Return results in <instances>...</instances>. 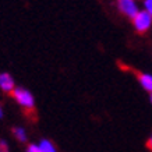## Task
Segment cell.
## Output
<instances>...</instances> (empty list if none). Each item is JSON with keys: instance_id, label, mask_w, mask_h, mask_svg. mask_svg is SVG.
Returning <instances> with one entry per match:
<instances>
[{"instance_id": "2", "label": "cell", "mask_w": 152, "mask_h": 152, "mask_svg": "<svg viewBox=\"0 0 152 152\" xmlns=\"http://www.w3.org/2000/svg\"><path fill=\"white\" fill-rule=\"evenodd\" d=\"M133 24L135 31L138 34H145L152 25V15L149 13H147L145 10L138 11L137 15L133 18Z\"/></svg>"}, {"instance_id": "11", "label": "cell", "mask_w": 152, "mask_h": 152, "mask_svg": "<svg viewBox=\"0 0 152 152\" xmlns=\"http://www.w3.org/2000/svg\"><path fill=\"white\" fill-rule=\"evenodd\" d=\"M147 148L149 149V151H152V135L149 137V140L147 141Z\"/></svg>"}, {"instance_id": "10", "label": "cell", "mask_w": 152, "mask_h": 152, "mask_svg": "<svg viewBox=\"0 0 152 152\" xmlns=\"http://www.w3.org/2000/svg\"><path fill=\"white\" fill-rule=\"evenodd\" d=\"M27 152H42V151L39 149V147H37V145H29Z\"/></svg>"}, {"instance_id": "8", "label": "cell", "mask_w": 152, "mask_h": 152, "mask_svg": "<svg viewBox=\"0 0 152 152\" xmlns=\"http://www.w3.org/2000/svg\"><path fill=\"white\" fill-rule=\"evenodd\" d=\"M144 6H145V11L152 15V0H145V1H144Z\"/></svg>"}, {"instance_id": "13", "label": "cell", "mask_w": 152, "mask_h": 152, "mask_svg": "<svg viewBox=\"0 0 152 152\" xmlns=\"http://www.w3.org/2000/svg\"><path fill=\"white\" fill-rule=\"evenodd\" d=\"M151 102H152V92H151Z\"/></svg>"}, {"instance_id": "3", "label": "cell", "mask_w": 152, "mask_h": 152, "mask_svg": "<svg viewBox=\"0 0 152 152\" xmlns=\"http://www.w3.org/2000/svg\"><path fill=\"white\" fill-rule=\"evenodd\" d=\"M119 9L129 18H134L138 13V7L134 0H119Z\"/></svg>"}, {"instance_id": "1", "label": "cell", "mask_w": 152, "mask_h": 152, "mask_svg": "<svg viewBox=\"0 0 152 152\" xmlns=\"http://www.w3.org/2000/svg\"><path fill=\"white\" fill-rule=\"evenodd\" d=\"M11 95H13V98H15V101L18 102L24 109H27V110H34L35 102H34L32 94L29 92V91L24 89V88H14Z\"/></svg>"}, {"instance_id": "4", "label": "cell", "mask_w": 152, "mask_h": 152, "mask_svg": "<svg viewBox=\"0 0 152 152\" xmlns=\"http://www.w3.org/2000/svg\"><path fill=\"white\" fill-rule=\"evenodd\" d=\"M0 88L6 92H13L14 89V80L9 73H0Z\"/></svg>"}, {"instance_id": "5", "label": "cell", "mask_w": 152, "mask_h": 152, "mask_svg": "<svg viewBox=\"0 0 152 152\" xmlns=\"http://www.w3.org/2000/svg\"><path fill=\"white\" fill-rule=\"evenodd\" d=\"M134 73H135V77H137V80L140 81V84L142 85L144 89H147V91L152 92V75L140 73V71H134Z\"/></svg>"}, {"instance_id": "7", "label": "cell", "mask_w": 152, "mask_h": 152, "mask_svg": "<svg viewBox=\"0 0 152 152\" xmlns=\"http://www.w3.org/2000/svg\"><path fill=\"white\" fill-rule=\"evenodd\" d=\"M13 134L17 137L18 141H21V142H25V141H27V134H25V130L20 129V127H15V129H13Z\"/></svg>"}, {"instance_id": "6", "label": "cell", "mask_w": 152, "mask_h": 152, "mask_svg": "<svg viewBox=\"0 0 152 152\" xmlns=\"http://www.w3.org/2000/svg\"><path fill=\"white\" fill-rule=\"evenodd\" d=\"M39 149L42 152H56V148L53 147V144L48 140H42L41 141V145H39Z\"/></svg>"}, {"instance_id": "12", "label": "cell", "mask_w": 152, "mask_h": 152, "mask_svg": "<svg viewBox=\"0 0 152 152\" xmlns=\"http://www.w3.org/2000/svg\"><path fill=\"white\" fill-rule=\"evenodd\" d=\"M3 116V112H1V107H0V117Z\"/></svg>"}, {"instance_id": "9", "label": "cell", "mask_w": 152, "mask_h": 152, "mask_svg": "<svg viewBox=\"0 0 152 152\" xmlns=\"http://www.w3.org/2000/svg\"><path fill=\"white\" fill-rule=\"evenodd\" d=\"M0 152H9V145L4 140H0Z\"/></svg>"}]
</instances>
